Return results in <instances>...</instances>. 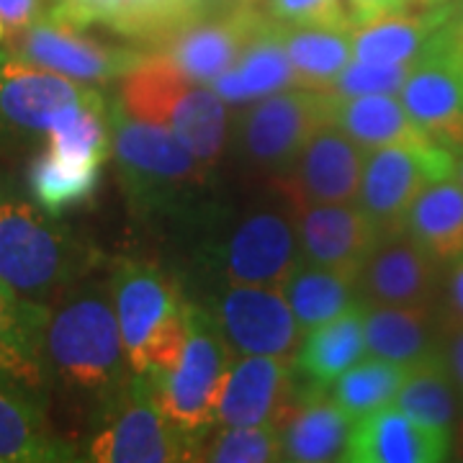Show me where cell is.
Listing matches in <instances>:
<instances>
[{"mask_svg": "<svg viewBox=\"0 0 463 463\" xmlns=\"http://www.w3.org/2000/svg\"><path fill=\"white\" fill-rule=\"evenodd\" d=\"M188 317V340L175 368L163 373L142 376L149 389V397L167 420L183 430L199 450L216 422V410L222 402L224 381L237 350L230 345L212 312L185 304Z\"/></svg>", "mask_w": 463, "mask_h": 463, "instance_id": "cell-3", "label": "cell"}, {"mask_svg": "<svg viewBox=\"0 0 463 463\" xmlns=\"http://www.w3.org/2000/svg\"><path fill=\"white\" fill-rule=\"evenodd\" d=\"M461 392L448 376L440 355H432L407 371V379L402 383L397 399L392 402V407L410 414L428 428L453 435L461 417Z\"/></svg>", "mask_w": 463, "mask_h": 463, "instance_id": "cell-33", "label": "cell"}, {"mask_svg": "<svg viewBox=\"0 0 463 463\" xmlns=\"http://www.w3.org/2000/svg\"><path fill=\"white\" fill-rule=\"evenodd\" d=\"M11 42V54L36 67H47L60 75L83 83H109L127 75L145 60L137 50L111 47L85 36L83 29L62 24L52 16H39Z\"/></svg>", "mask_w": 463, "mask_h": 463, "instance_id": "cell-9", "label": "cell"}, {"mask_svg": "<svg viewBox=\"0 0 463 463\" xmlns=\"http://www.w3.org/2000/svg\"><path fill=\"white\" fill-rule=\"evenodd\" d=\"M44 355L70 389L111 399L127 386L129 361L109 286L62 294L57 309H50Z\"/></svg>", "mask_w": 463, "mask_h": 463, "instance_id": "cell-2", "label": "cell"}, {"mask_svg": "<svg viewBox=\"0 0 463 463\" xmlns=\"http://www.w3.org/2000/svg\"><path fill=\"white\" fill-rule=\"evenodd\" d=\"M453 175L458 178V183L463 185V149L456 152V165H453Z\"/></svg>", "mask_w": 463, "mask_h": 463, "instance_id": "cell-44", "label": "cell"}, {"mask_svg": "<svg viewBox=\"0 0 463 463\" xmlns=\"http://www.w3.org/2000/svg\"><path fill=\"white\" fill-rule=\"evenodd\" d=\"M463 443V402H461V417H458V425H456V432H453V448Z\"/></svg>", "mask_w": 463, "mask_h": 463, "instance_id": "cell-45", "label": "cell"}, {"mask_svg": "<svg viewBox=\"0 0 463 463\" xmlns=\"http://www.w3.org/2000/svg\"><path fill=\"white\" fill-rule=\"evenodd\" d=\"M283 47L294 70V88L330 90L353 60V32L340 26H283Z\"/></svg>", "mask_w": 463, "mask_h": 463, "instance_id": "cell-32", "label": "cell"}, {"mask_svg": "<svg viewBox=\"0 0 463 463\" xmlns=\"http://www.w3.org/2000/svg\"><path fill=\"white\" fill-rule=\"evenodd\" d=\"M268 14L258 5H232L206 11L160 39L152 52L165 54L196 83L212 85L230 70Z\"/></svg>", "mask_w": 463, "mask_h": 463, "instance_id": "cell-11", "label": "cell"}, {"mask_svg": "<svg viewBox=\"0 0 463 463\" xmlns=\"http://www.w3.org/2000/svg\"><path fill=\"white\" fill-rule=\"evenodd\" d=\"M364 304V337L368 355L412 368L438 355L440 312L438 307Z\"/></svg>", "mask_w": 463, "mask_h": 463, "instance_id": "cell-24", "label": "cell"}, {"mask_svg": "<svg viewBox=\"0 0 463 463\" xmlns=\"http://www.w3.org/2000/svg\"><path fill=\"white\" fill-rule=\"evenodd\" d=\"M446 36L450 47L463 57V0L450 3V14L446 21Z\"/></svg>", "mask_w": 463, "mask_h": 463, "instance_id": "cell-43", "label": "cell"}, {"mask_svg": "<svg viewBox=\"0 0 463 463\" xmlns=\"http://www.w3.org/2000/svg\"><path fill=\"white\" fill-rule=\"evenodd\" d=\"M118 106L139 121L165 127L206 167L230 142V114L212 85L191 80L165 54H145L118 78Z\"/></svg>", "mask_w": 463, "mask_h": 463, "instance_id": "cell-1", "label": "cell"}, {"mask_svg": "<svg viewBox=\"0 0 463 463\" xmlns=\"http://www.w3.org/2000/svg\"><path fill=\"white\" fill-rule=\"evenodd\" d=\"M438 312L443 322H463V255L443 265Z\"/></svg>", "mask_w": 463, "mask_h": 463, "instance_id": "cell-39", "label": "cell"}, {"mask_svg": "<svg viewBox=\"0 0 463 463\" xmlns=\"http://www.w3.org/2000/svg\"><path fill=\"white\" fill-rule=\"evenodd\" d=\"M399 100L435 145L453 155L463 149V57L450 47L446 24L414 62Z\"/></svg>", "mask_w": 463, "mask_h": 463, "instance_id": "cell-10", "label": "cell"}, {"mask_svg": "<svg viewBox=\"0 0 463 463\" xmlns=\"http://www.w3.org/2000/svg\"><path fill=\"white\" fill-rule=\"evenodd\" d=\"M438 355L446 365L448 376L463 397V322H443L440 319V345Z\"/></svg>", "mask_w": 463, "mask_h": 463, "instance_id": "cell-40", "label": "cell"}, {"mask_svg": "<svg viewBox=\"0 0 463 463\" xmlns=\"http://www.w3.org/2000/svg\"><path fill=\"white\" fill-rule=\"evenodd\" d=\"M52 219L26 201L0 203V281L39 304L62 297L88 265L80 245Z\"/></svg>", "mask_w": 463, "mask_h": 463, "instance_id": "cell-4", "label": "cell"}, {"mask_svg": "<svg viewBox=\"0 0 463 463\" xmlns=\"http://www.w3.org/2000/svg\"><path fill=\"white\" fill-rule=\"evenodd\" d=\"M99 178L100 165H72L54 157L50 149H42L29 167L33 201L52 216L88 203L99 188Z\"/></svg>", "mask_w": 463, "mask_h": 463, "instance_id": "cell-35", "label": "cell"}, {"mask_svg": "<svg viewBox=\"0 0 463 463\" xmlns=\"http://www.w3.org/2000/svg\"><path fill=\"white\" fill-rule=\"evenodd\" d=\"M199 461L214 463H273L283 461L281 440L273 422L250 425V428H227L216 432L209 443H199Z\"/></svg>", "mask_w": 463, "mask_h": 463, "instance_id": "cell-36", "label": "cell"}, {"mask_svg": "<svg viewBox=\"0 0 463 463\" xmlns=\"http://www.w3.org/2000/svg\"><path fill=\"white\" fill-rule=\"evenodd\" d=\"M456 155L440 145H392L365 152L358 206L376 224L381 237L404 232L407 212L417 194L438 178L453 175Z\"/></svg>", "mask_w": 463, "mask_h": 463, "instance_id": "cell-7", "label": "cell"}, {"mask_svg": "<svg viewBox=\"0 0 463 463\" xmlns=\"http://www.w3.org/2000/svg\"><path fill=\"white\" fill-rule=\"evenodd\" d=\"M42 8V0H0V18L5 24L8 39H14L16 33H21L29 24H33Z\"/></svg>", "mask_w": 463, "mask_h": 463, "instance_id": "cell-41", "label": "cell"}, {"mask_svg": "<svg viewBox=\"0 0 463 463\" xmlns=\"http://www.w3.org/2000/svg\"><path fill=\"white\" fill-rule=\"evenodd\" d=\"M214 319L242 355L291 358L304 340L283 288L273 286L227 283V291L216 301Z\"/></svg>", "mask_w": 463, "mask_h": 463, "instance_id": "cell-12", "label": "cell"}, {"mask_svg": "<svg viewBox=\"0 0 463 463\" xmlns=\"http://www.w3.org/2000/svg\"><path fill=\"white\" fill-rule=\"evenodd\" d=\"M414 62H402V65H379V62H358L353 60L350 65L337 75L332 83L330 93L335 96H376V93H392L399 96L407 75L412 72Z\"/></svg>", "mask_w": 463, "mask_h": 463, "instance_id": "cell-38", "label": "cell"}, {"mask_svg": "<svg viewBox=\"0 0 463 463\" xmlns=\"http://www.w3.org/2000/svg\"><path fill=\"white\" fill-rule=\"evenodd\" d=\"M298 258L294 222L279 212H255L230 234L222 252V273L227 283L283 288Z\"/></svg>", "mask_w": 463, "mask_h": 463, "instance_id": "cell-18", "label": "cell"}, {"mask_svg": "<svg viewBox=\"0 0 463 463\" xmlns=\"http://www.w3.org/2000/svg\"><path fill=\"white\" fill-rule=\"evenodd\" d=\"M453 456V435L428 428L397 407L353 420L345 448L350 463H438Z\"/></svg>", "mask_w": 463, "mask_h": 463, "instance_id": "cell-20", "label": "cell"}, {"mask_svg": "<svg viewBox=\"0 0 463 463\" xmlns=\"http://www.w3.org/2000/svg\"><path fill=\"white\" fill-rule=\"evenodd\" d=\"M100 99L72 78L0 52V127L11 132L47 134L52 121L75 103Z\"/></svg>", "mask_w": 463, "mask_h": 463, "instance_id": "cell-15", "label": "cell"}, {"mask_svg": "<svg viewBox=\"0 0 463 463\" xmlns=\"http://www.w3.org/2000/svg\"><path fill=\"white\" fill-rule=\"evenodd\" d=\"M194 453L196 443L157 410L142 376H134L109 399L103 422L88 446V458L99 463L194 461Z\"/></svg>", "mask_w": 463, "mask_h": 463, "instance_id": "cell-6", "label": "cell"}, {"mask_svg": "<svg viewBox=\"0 0 463 463\" xmlns=\"http://www.w3.org/2000/svg\"><path fill=\"white\" fill-rule=\"evenodd\" d=\"M291 394V358L286 355H242L234 358L216 422L224 428H250L273 422Z\"/></svg>", "mask_w": 463, "mask_h": 463, "instance_id": "cell-23", "label": "cell"}, {"mask_svg": "<svg viewBox=\"0 0 463 463\" xmlns=\"http://www.w3.org/2000/svg\"><path fill=\"white\" fill-rule=\"evenodd\" d=\"M72 458V446L52 432L36 399L0 386V463H52Z\"/></svg>", "mask_w": 463, "mask_h": 463, "instance_id": "cell-30", "label": "cell"}, {"mask_svg": "<svg viewBox=\"0 0 463 463\" xmlns=\"http://www.w3.org/2000/svg\"><path fill=\"white\" fill-rule=\"evenodd\" d=\"M407 3H410V0H350V5H353V11L358 14L361 24H364L365 18L381 16V14H389V11H399V8H404Z\"/></svg>", "mask_w": 463, "mask_h": 463, "instance_id": "cell-42", "label": "cell"}, {"mask_svg": "<svg viewBox=\"0 0 463 463\" xmlns=\"http://www.w3.org/2000/svg\"><path fill=\"white\" fill-rule=\"evenodd\" d=\"M443 263L407 232L386 234L358 270V298L392 307H438Z\"/></svg>", "mask_w": 463, "mask_h": 463, "instance_id": "cell-14", "label": "cell"}, {"mask_svg": "<svg viewBox=\"0 0 463 463\" xmlns=\"http://www.w3.org/2000/svg\"><path fill=\"white\" fill-rule=\"evenodd\" d=\"M355 281L358 279L350 273L317 265L301 255L297 268L283 283V294L288 298V307L297 317L301 332L307 335L309 330L347 312L353 304H358L361 298Z\"/></svg>", "mask_w": 463, "mask_h": 463, "instance_id": "cell-31", "label": "cell"}, {"mask_svg": "<svg viewBox=\"0 0 463 463\" xmlns=\"http://www.w3.org/2000/svg\"><path fill=\"white\" fill-rule=\"evenodd\" d=\"M407 371L410 368L404 365L371 355L368 361H358L332 381V399L350 420H361L365 414L389 407L397 399Z\"/></svg>", "mask_w": 463, "mask_h": 463, "instance_id": "cell-34", "label": "cell"}, {"mask_svg": "<svg viewBox=\"0 0 463 463\" xmlns=\"http://www.w3.org/2000/svg\"><path fill=\"white\" fill-rule=\"evenodd\" d=\"M364 353V304L358 301L340 317L307 332L297 350V371L309 386L327 389L340 373L358 364Z\"/></svg>", "mask_w": 463, "mask_h": 463, "instance_id": "cell-29", "label": "cell"}, {"mask_svg": "<svg viewBox=\"0 0 463 463\" xmlns=\"http://www.w3.org/2000/svg\"><path fill=\"white\" fill-rule=\"evenodd\" d=\"M330 121L365 152L392 147V145H407V147L435 145L430 137L414 124L412 116L402 106V100L392 93L353 96V99L332 93Z\"/></svg>", "mask_w": 463, "mask_h": 463, "instance_id": "cell-27", "label": "cell"}, {"mask_svg": "<svg viewBox=\"0 0 463 463\" xmlns=\"http://www.w3.org/2000/svg\"><path fill=\"white\" fill-rule=\"evenodd\" d=\"M404 232L446 265L463 255V185L456 175L428 183L412 201Z\"/></svg>", "mask_w": 463, "mask_h": 463, "instance_id": "cell-28", "label": "cell"}, {"mask_svg": "<svg viewBox=\"0 0 463 463\" xmlns=\"http://www.w3.org/2000/svg\"><path fill=\"white\" fill-rule=\"evenodd\" d=\"M330 90H291L273 93L250 103L240 116L237 137L250 165L273 173H286L309 137L330 121Z\"/></svg>", "mask_w": 463, "mask_h": 463, "instance_id": "cell-8", "label": "cell"}, {"mask_svg": "<svg viewBox=\"0 0 463 463\" xmlns=\"http://www.w3.org/2000/svg\"><path fill=\"white\" fill-rule=\"evenodd\" d=\"M212 88L224 103L232 106L255 103L265 96L294 88V70L283 47L281 24L270 16L265 18V24L250 39L237 62L224 70Z\"/></svg>", "mask_w": 463, "mask_h": 463, "instance_id": "cell-26", "label": "cell"}, {"mask_svg": "<svg viewBox=\"0 0 463 463\" xmlns=\"http://www.w3.org/2000/svg\"><path fill=\"white\" fill-rule=\"evenodd\" d=\"M8 39V32H5V24H3V18H0V44Z\"/></svg>", "mask_w": 463, "mask_h": 463, "instance_id": "cell-46", "label": "cell"}, {"mask_svg": "<svg viewBox=\"0 0 463 463\" xmlns=\"http://www.w3.org/2000/svg\"><path fill=\"white\" fill-rule=\"evenodd\" d=\"M450 14V3L430 5L425 14H407L404 8L365 18L353 29V60L402 65L417 62Z\"/></svg>", "mask_w": 463, "mask_h": 463, "instance_id": "cell-25", "label": "cell"}, {"mask_svg": "<svg viewBox=\"0 0 463 463\" xmlns=\"http://www.w3.org/2000/svg\"><path fill=\"white\" fill-rule=\"evenodd\" d=\"M365 149L358 147L340 127L325 121L294 165L276 178L286 201L294 203H350L358 201Z\"/></svg>", "mask_w": 463, "mask_h": 463, "instance_id": "cell-13", "label": "cell"}, {"mask_svg": "<svg viewBox=\"0 0 463 463\" xmlns=\"http://www.w3.org/2000/svg\"><path fill=\"white\" fill-rule=\"evenodd\" d=\"M265 14L283 26H340L361 24L350 0H263Z\"/></svg>", "mask_w": 463, "mask_h": 463, "instance_id": "cell-37", "label": "cell"}, {"mask_svg": "<svg viewBox=\"0 0 463 463\" xmlns=\"http://www.w3.org/2000/svg\"><path fill=\"white\" fill-rule=\"evenodd\" d=\"M325 392L327 389L307 383V389L294 399H286L281 412L273 417L283 461L322 463L345 458L353 422Z\"/></svg>", "mask_w": 463, "mask_h": 463, "instance_id": "cell-22", "label": "cell"}, {"mask_svg": "<svg viewBox=\"0 0 463 463\" xmlns=\"http://www.w3.org/2000/svg\"><path fill=\"white\" fill-rule=\"evenodd\" d=\"M47 319L50 304L21 297L0 281V386L33 399L44 392L50 376L44 355Z\"/></svg>", "mask_w": 463, "mask_h": 463, "instance_id": "cell-21", "label": "cell"}, {"mask_svg": "<svg viewBox=\"0 0 463 463\" xmlns=\"http://www.w3.org/2000/svg\"><path fill=\"white\" fill-rule=\"evenodd\" d=\"M453 453H461V456H458V458H463V443H461V446H456V448H453Z\"/></svg>", "mask_w": 463, "mask_h": 463, "instance_id": "cell-47", "label": "cell"}, {"mask_svg": "<svg viewBox=\"0 0 463 463\" xmlns=\"http://www.w3.org/2000/svg\"><path fill=\"white\" fill-rule=\"evenodd\" d=\"M206 11V0H54L47 16L78 29L100 24L152 50L167 33Z\"/></svg>", "mask_w": 463, "mask_h": 463, "instance_id": "cell-19", "label": "cell"}, {"mask_svg": "<svg viewBox=\"0 0 463 463\" xmlns=\"http://www.w3.org/2000/svg\"><path fill=\"white\" fill-rule=\"evenodd\" d=\"M298 248L307 260L358 279L371 250L379 245L376 224L355 203H294Z\"/></svg>", "mask_w": 463, "mask_h": 463, "instance_id": "cell-16", "label": "cell"}, {"mask_svg": "<svg viewBox=\"0 0 463 463\" xmlns=\"http://www.w3.org/2000/svg\"><path fill=\"white\" fill-rule=\"evenodd\" d=\"M109 114L111 152L137 206H165L203 185L206 165L170 129L132 118L121 106H114Z\"/></svg>", "mask_w": 463, "mask_h": 463, "instance_id": "cell-5", "label": "cell"}, {"mask_svg": "<svg viewBox=\"0 0 463 463\" xmlns=\"http://www.w3.org/2000/svg\"><path fill=\"white\" fill-rule=\"evenodd\" d=\"M109 291L127 361L134 368L155 332L163 330L181 312L183 298L160 268L142 260H121L116 265L109 279Z\"/></svg>", "mask_w": 463, "mask_h": 463, "instance_id": "cell-17", "label": "cell"}]
</instances>
